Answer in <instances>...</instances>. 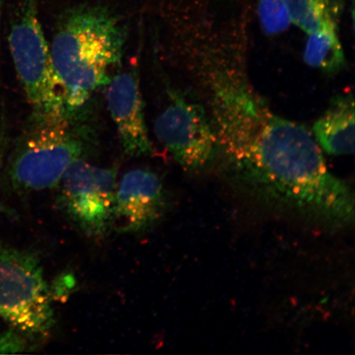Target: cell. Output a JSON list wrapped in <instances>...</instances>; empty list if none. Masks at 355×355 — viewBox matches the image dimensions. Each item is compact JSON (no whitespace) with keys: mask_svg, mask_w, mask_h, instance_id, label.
Wrapping results in <instances>:
<instances>
[{"mask_svg":"<svg viewBox=\"0 0 355 355\" xmlns=\"http://www.w3.org/2000/svg\"><path fill=\"white\" fill-rule=\"evenodd\" d=\"M197 60L218 158L235 187L275 211L329 228L352 225L353 192L328 170L312 132L274 113L228 48L202 46Z\"/></svg>","mask_w":355,"mask_h":355,"instance_id":"1","label":"cell"},{"mask_svg":"<svg viewBox=\"0 0 355 355\" xmlns=\"http://www.w3.org/2000/svg\"><path fill=\"white\" fill-rule=\"evenodd\" d=\"M127 35L122 17L103 6H79L62 16L50 46L67 113L83 110L108 85L121 64Z\"/></svg>","mask_w":355,"mask_h":355,"instance_id":"2","label":"cell"},{"mask_svg":"<svg viewBox=\"0 0 355 355\" xmlns=\"http://www.w3.org/2000/svg\"><path fill=\"white\" fill-rule=\"evenodd\" d=\"M82 110L31 114L7 168L13 190L26 193L55 189L70 166L85 158L92 132L83 123Z\"/></svg>","mask_w":355,"mask_h":355,"instance_id":"3","label":"cell"},{"mask_svg":"<svg viewBox=\"0 0 355 355\" xmlns=\"http://www.w3.org/2000/svg\"><path fill=\"white\" fill-rule=\"evenodd\" d=\"M53 294L39 257L0 241V318L31 340L55 325Z\"/></svg>","mask_w":355,"mask_h":355,"instance_id":"4","label":"cell"},{"mask_svg":"<svg viewBox=\"0 0 355 355\" xmlns=\"http://www.w3.org/2000/svg\"><path fill=\"white\" fill-rule=\"evenodd\" d=\"M38 3L22 0L12 21L8 46L32 114H63V90L40 21Z\"/></svg>","mask_w":355,"mask_h":355,"instance_id":"5","label":"cell"},{"mask_svg":"<svg viewBox=\"0 0 355 355\" xmlns=\"http://www.w3.org/2000/svg\"><path fill=\"white\" fill-rule=\"evenodd\" d=\"M168 104L155 119L159 143L186 171H202L218 158V141L205 107L183 93L168 90Z\"/></svg>","mask_w":355,"mask_h":355,"instance_id":"6","label":"cell"},{"mask_svg":"<svg viewBox=\"0 0 355 355\" xmlns=\"http://www.w3.org/2000/svg\"><path fill=\"white\" fill-rule=\"evenodd\" d=\"M116 168H101L84 159L67 170L58 187L68 218L87 237L100 239L113 230Z\"/></svg>","mask_w":355,"mask_h":355,"instance_id":"7","label":"cell"},{"mask_svg":"<svg viewBox=\"0 0 355 355\" xmlns=\"http://www.w3.org/2000/svg\"><path fill=\"white\" fill-rule=\"evenodd\" d=\"M166 194L161 179L148 168L126 173L116 188L113 230L119 233H139L162 219Z\"/></svg>","mask_w":355,"mask_h":355,"instance_id":"8","label":"cell"},{"mask_svg":"<svg viewBox=\"0 0 355 355\" xmlns=\"http://www.w3.org/2000/svg\"><path fill=\"white\" fill-rule=\"evenodd\" d=\"M137 64L115 73L107 86L106 100L111 118L116 127L123 152L132 157L154 153L141 95Z\"/></svg>","mask_w":355,"mask_h":355,"instance_id":"9","label":"cell"},{"mask_svg":"<svg viewBox=\"0 0 355 355\" xmlns=\"http://www.w3.org/2000/svg\"><path fill=\"white\" fill-rule=\"evenodd\" d=\"M313 135L322 150L331 155L354 153V99L352 92L332 99L315 122Z\"/></svg>","mask_w":355,"mask_h":355,"instance_id":"10","label":"cell"},{"mask_svg":"<svg viewBox=\"0 0 355 355\" xmlns=\"http://www.w3.org/2000/svg\"><path fill=\"white\" fill-rule=\"evenodd\" d=\"M308 35L304 53L305 63L324 73L339 72L345 66V58L337 26H327Z\"/></svg>","mask_w":355,"mask_h":355,"instance_id":"11","label":"cell"},{"mask_svg":"<svg viewBox=\"0 0 355 355\" xmlns=\"http://www.w3.org/2000/svg\"><path fill=\"white\" fill-rule=\"evenodd\" d=\"M293 24L306 33L337 26L340 6L337 0H286Z\"/></svg>","mask_w":355,"mask_h":355,"instance_id":"12","label":"cell"},{"mask_svg":"<svg viewBox=\"0 0 355 355\" xmlns=\"http://www.w3.org/2000/svg\"><path fill=\"white\" fill-rule=\"evenodd\" d=\"M257 12L263 33L269 35L285 33L292 22L286 0H257Z\"/></svg>","mask_w":355,"mask_h":355,"instance_id":"13","label":"cell"},{"mask_svg":"<svg viewBox=\"0 0 355 355\" xmlns=\"http://www.w3.org/2000/svg\"><path fill=\"white\" fill-rule=\"evenodd\" d=\"M33 340L15 329L0 330V354H21L33 349Z\"/></svg>","mask_w":355,"mask_h":355,"instance_id":"14","label":"cell"},{"mask_svg":"<svg viewBox=\"0 0 355 355\" xmlns=\"http://www.w3.org/2000/svg\"><path fill=\"white\" fill-rule=\"evenodd\" d=\"M6 136L2 135L0 136V167L3 165L4 155H6ZM0 213H3V214H6L7 216H15V211H12L10 208H8L1 202H0Z\"/></svg>","mask_w":355,"mask_h":355,"instance_id":"15","label":"cell"},{"mask_svg":"<svg viewBox=\"0 0 355 355\" xmlns=\"http://www.w3.org/2000/svg\"><path fill=\"white\" fill-rule=\"evenodd\" d=\"M4 1H6V0H0V26H1V19H2L3 8V6H4Z\"/></svg>","mask_w":355,"mask_h":355,"instance_id":"16","label":"cell"}]
</instances>
